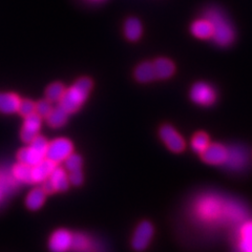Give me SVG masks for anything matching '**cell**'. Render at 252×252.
<instances>
[{
  "label": "cell",
  "mask_w": 252,
  "mask_h": 252,
  "mask_svg": "<svg viewBox=\"0 0 252 252\" xmlns=\"http://www.w3.org/2000/svg\"><path fill=\"white\" fill-rule=\"evenodd\" d=\"M194 216L205 223L238 222L244 218L239 205L227 202L218 195H203L194 204Z\"/></svg>",
  "instance_id": "6da1fadb"
},
{
  "label": "cell",
  "mask_w": 252,
  "mask_h": 252,
  "mask_svg": "<svg viewBox=\"0 0 252 252\" xmlns=\"http://www.w3.org/2000/svg\"><path fill=\"white\" fill-rule=\"evenodd\" d=\"M204 17L208 19L212 26L211 39L220 46L230 45L235 38V32L230 20L222 10L218 7H209L204 13Z\"/></svg>",
  "instance_id": "7a4b0ae2"
},
{
  "label": "cell",
  "mask_w": 252,
  "mask_h": 252,
  "mask_svg": "<svg viewBox=\"0 0 252 252\" xmlns=\"http://www.w3.org/2000/svg\"><path fill=\"white\" fill-rule=\"evenodd\" d=\"M93 88V82L90 78H80L69 89L65 90L59 106L67 114H73L82 106Z\"/></svg>",
  "instance_id": "3957f363"
},
{
  "label": "cell",
  "mask_w": 252,
  "mask_h": 252,
  "mask_svg": "<svg viewBox=\"0 0 252 252\" xmlns=\"http://www.w3.org/2000/svg\"><path fill=\"white\" fill-rule=\"evenodd\" d=\"M47 147H49V142L42 136L38 135L31 142L30 146L20 149L17 155L18 160L21 163L30 165V166H34V165L45 159Z\"/></svg>",
  "instance_id": "277c9868"
},
{
  "label": "cell",
  "mask_w": 252,
  "mask_h": 252,
  "mask_svg": "<svg viewBox=\"0 0 252 252\" xmlns=\"http://www.w3.org/2000/svg\"><path fill=\"white\" fill-rule=\"evenodd\" d=\"M73 149L74 147L72 142L64 138H59L49 143L46 158L57 164L59 162L65 161L67 157L73 154Z\"/></svg>",
  "instance_id": "5b68a950"
},
{
  "label": "cell",
  "mask_w": 252,
  "mask_h": 252,
  "mask_svg": "<svg viewBox=\"0 0 252 252\" xmlns=\"http://www.w3.org/2000/svg\"><path fill=\"white\" fill-rule=\"evenodd\" d=\"M190 97L193 102L200 105H210L216 101L217 94L211 85L205 82H199L192 86Z\"/></svg>",
  "instance_id": "8992f818"
},
{
  "label": "cell",
  "mask_w": 252,
  "mask_h": 252,
  "mask_svg": "<svg viewBox=\"0 0 252 252\" xmlns=\"http://www.w3.org/2000/svg\"><path fill=\"white\" fill-rule=\"evenodd\" d=\"M41 117L37 113L26 117L25 124L21 129V139L25 143H31L37 136L41 128Z\"/></svg>",
  "instance_id": "52a82bcc"
},
{
  "label": "cell",
  "mask_w": 252,
  "mask_h": 252,
  "mask_svg": "<svg viewBox=\"0 0 252 252\" xmlns=\"http://www.w3.org/2000/svg\"><path fill=\"white\" fill-rule=\"evenodd\" d=\"M73 234L67 230L60 229L54 232L50 239V249L52 252H67L72 249Z\"/></svg>",
  "instance_id": "ba28073f"
},
{
  "label": "cell",
  "mask_w": 252,
  "mask_h": 252,
  "mask_svg": "<svg viewBox=\"0 0 252 252\" xmlns=\"http://www.w3.org/2000/svg\"><path fill=\"white\" fill-rule=\"evenodd\" d=\"M154 233L153 225L148 222L141 223L132 238V247L138 251L144 250L151 242Z\"/></svg>",
  "instance_id": "9c48e42d"
},
{
  "label": "cell",
  "mask_w": 252,
  "mask_h": 252,
  "mask_svg": "<svg viewBox=\"0 0 252 252\" xmlns=\"http://www.w3.org/2000/svg\"><path fill=\"white\" fill-rule=\"evenodd\" d=\"M160 136L164 141V143L167 145V147L170 149V151L175 153H180L184 149L185 147L184 140L175 129L171 127V126L169 125L163 126L160 130Z\"/></svg>",
  "instance_id": "30bf717a"
},
{
  "label": "cell",
  "mask_w": 252,
  "mask_h": 252,
  "mask_svg": "<svg viewBox=\"0 0 252 252\" xmlns=\"http://www.w3.org/2000/svg\"><path fill=\"white\" fill-rule=\"evenodd\" d=\"M201 155L206 163L218 165L226 162L228 151L220 144H209Z\"/></svg>",
  "instance_id": "8fae6325"
},
{
  "label": "cell",
  "mask_w": 252,
  "mask_h": 252,
  "mask_svg": "<svg viewBox=\"0 0 252 252\" xmlns=\"http://www.w3.org/2000/svg\"><path fill=\"white\" fill-rule=\"evenodd\" d=\"M56 167V163L45 158L41 162L32 166V179L33 183H41L51 176L52 171Z\"/></svg>",
  "instance_id": "7c38bea8"
},
{
  "label": "cell",
  "mask_w": 252,
  "mask_h": 252,
  "mask_svg": "<svg viewBox=\"0 0 252 252\" xmlns=\"http://www.w3.org/2000/svg\"><path fill=\"white\" fill-rule=\"evenodd\" d=\"M19 185V182L13 176L12 171L0 170V203L6 199Z\"/></svg>",
  "instance_id": "4fadbf2b"
},
{
  "label": "cell",
  "mask_w": 252,
  "mask_h": 252,
  "mask_svg": "<svg viewBox=\"0 0 252 252\" xmlns=\"http://www.w3.org/2000/svg\"><path fill=\"white\" fill-rule=\"evenodd\" d=\"M191 34L199 39H209L212 37V26L205 17L194 20L190 26Z\"/></svg>",
  "instance_id": "5bb4252c"
},
{
  "label": "cell",
  "mask_w": 252,
  "mask_h": 252,
  "mask_svg": "<svg viewBox=\"0 0 252 252\" xmlns=\"http://www.w3.org/2000/svg\"><path fill=\"white\" fill-rule=\"evenodd\" d=\"M20 98L15 94H0V112L3 114H14L18 112Z\"/></svg>",
  "instance_id": "9a60e30c"
},
{
  "label": "cell",
  "mask_w": 252,
  "mask_h": 252,
  "mask_svg": "<svg viewBox=\"0 0 252 252\" xmlns=\"http://www.w3.org/2000/svg\"><path fill=\"white\" fill-rule=\"evenodd\" d=\"M143 33L141 21L136 17H130L124 23V35L129 41H137Z\"/></svg>",
  "instance_id": "2e32d148"
},
{
  "label": "cell",
  "mask_w": 252,
  "mask_h": 252,
  "mask_svg": "<svg viewBox=\"0 0 252 252\" xmlns=\"http://www.w3.org/2000/svg\"><path fill=\"white\" fill-rule=\"evenodd\" d=\"M49 180L53 184L55 191H64L68 188V177L65 170L61 167H55V169L51 173V176L49 177Z\"/></svg>",
  "instance_id": "e0dca14e"
},
{
  "label": "cell",
  "mask_w": 252,
  "mask_h": 252,
  "mask_svg": "<svg viewBox=\"0 0 252 252\" xmlns=\"http://www.w3.org/2000/svg\"><path fill=\"white\" fill-rule=\"evenodd\" d=\"M156 78L168 79L175 73V64L166 58H159L154 62Z\"/></svg>",
  "instance_id": "ac0fdd59"
},
{
  "label": "cell",
  "mask_w": 252,
  "mask_h": 252,
  "mask_svg": "<svg viewBox=\"0 0 252 252\" xmlns=\"http://www.w3.org/2000/svg\"><path fill=\"white\" fill-rule=\"evenodd\" d=\"M135 76L137 80L142 83L153 81L154 79H156L154 63L152 62L141 63L135 70Z\"/></svg>",
  "instance_id": "d6986e66"
},
{
  "label": "cell",
  "mask_w": 252,
  "mask_h": 252,
  "mask_svg": "<svg viewBox=\"0 0 252 252\" xmlns=\"http://www.w3.org/2000/svg\"><path fill=\"white\" fill-rule=\"evenodd\" d=\"M12 173L14 178L17 180L19 183H33V179H32V166H30V165L19 162L18 164H16L13 166Z\"/></svg>",
  "instance_id": "ffe728a7"
},
{
  "label": "cell",
  "mask_w": 252,
  "mask_h": 252,
  "mask_svg": "<svg viewBox=\"0 0 252 252\" xmlns=\"http://www.w3.org/2000/svg\"><path fill=\"white\" fill-rule=\"evenodd\" d=\"M45 191L43 188H35L27 196V206L31 210H37L40 208L45 200Z\"/></svg>",
  "instance_id": "44dd1931"
},
{
  "label": "cell",
  "mask_w": 252,
  "mask_h": 252,
  "mask_svg": "<svg viewBox=\"0 0 252 252\" xmlns=\"http://www.w3.org/2000/svg\"><path fill=\"white\" fill-rule=\"evenodd\" d=\"M67 113L62 107L58 106L56 108H53L50 115L46 117L47 123L52 127H60L66 123L67 120Z\"/></svg>",
  "instance_id": "7402d4cb"
},
{
  "label": "cell",
  "mask_w": 252,
  "mask_h": 252,
  "mask_svg": "<svg viewBox=\"0 0 252 252\" xmlns=\"http://www.w3.org/2000/svg\"><path fill=\"white\" fill-rule=\"evenodd\" d=\"M64 92H65V89L62 83L55 82L46 89L45 96H46V99L50 102H59L63 94H64Z\"/></svg>",
  "instance_id": "603a6c76"
},
{
  "label": "cell",
  "mask_w": 252,
  "mask_h": 252,
  "mask_svg": "<svg viewBox=\"0 0 252 252\" xmlns=\"http://www.w3.org/2000/svg\"><path fill=\"white\" fill-rule=\"evenodd\" d=\"M92 242L84 234L73 235L72 249L76 252H88L91 249Z\"/></svg>",
  "instance_id": "cb8c5ba5"
},
{
  "label": "cell",
  "mask_w": 252,
  "mask_h": 252,
  "mask_svg": "<svg viewBox=\"0 0 252 252\" xmlns=\"http://www.w3.org/2000/svg\"><path fill=\"white\" fill-rule=\"evenodd\" d=\"M209 145V139L206 133L204 132H199L196 133L194 138L192 139V148L193 151L202 154L205 149H206Z\"/></svg>",
  "instance_id": "d4e9b609"
},
{
  "label": "cell",
  "mask_w": 252,
  "mask_h": 252,
  "mask_svg": "<svg viewBox=\"0 0 252 252\" xmlns=\"http://www.w3.org/2000/svg\"><path fill=\"white\" fill-rule=\"evenodd\" d=\"M65 166L69 172L81 169V166H82L81 158L78 155L72 154L70 156H68L67 159L65 160Z\"/></svg>",
  "instance_id": "484cf974"
},
{
  "label": "cell",
  "mask_w": 252,
  "mask_h": 252,
  "mask_svg": "<svg viewBox=\"0 0 252 252\" xmlns=\"http://www.w3.org/2000/svg\"><path fill=\"white\" fill-rule=\"evenodd\" d=\"M18 112L23 116V117H28L32 114L36 113V104L33 101L31 100H21L19 109Z\"/></svg>",
  "instance_id": "4316f807"
},
{
  "label": "cell",
  "mask_w": 252,
  "mask_h": 252,
  "mask_svg": "<svg viewBox=\"0 0 252 252\" xmlns=\"http://www.w3.org/2000/svg\"><path fill=\"white\" fill-rule=\"evenodd\" d=\"M52 109L53 107L51 105V102L47 99L39 101L36 104V113L41 118H46L49 116L50 113L52 112Z\"/></svg>",
  "instance_id": "83f0119b"
},
{
  "label": "cell",
  "mask_w": 252,
  "mask_h": 252,
  "mask_svg": "<svg viewBox=\"0 0 252 252\" xmlns=\"http://www.w3.org/2000/svg\"><path fill=\"white\" fill-rule=\"evenodd\" d=\"M68 180L70 183H73L74 185H80L83 181V176L81 169L79 170H75V171H70L69 176H68Z\"/></svg>",
  "instance_id": "f1b7e54d"
},
{
  "label": "cell",
  "mask_w": 252,
  "mask_h": 252,
  "mask_svg": "<svg viewBox=\"0 0 252 252\" xmlns=\"http://www.w3.org/2000/svg\"><path fill=\"white\" fill-rule=\"evenodd\" d=\"M240 246L243 252H252V239L242 238Z\"/></svg>",
  "instance_id": "f546056e"
},
{
  "label": "cell",
  "mask_w": 252,
  "mask_h": 252,
  "mask_svg": "<svg viewBox=\"0 0 252 252\" xmlns=\"http://www.w3.org/2000/svg\"><path fill=\"white\" fill-rule=\"evenodd\" d=\"M241 233H242V238L252 239V222H249L244 225Z\"/></svg>",
  "instance_id": "4dcf8cb0"
},
{
  "label": "cell",
  "mask_w": 252,
  "mask_h": 252,
  "mask_svg": "<svg viewBox=\"0 0 252 252\" xmlns=\"http://www.w3.org/2000/svg\"><path fill=\"white\" fill-rule=\"evenodd\" d=\"M42 188L46 193H53L55 191V188H54L53 184L51 183V181L49 180V178H47L45 181H43V182H42Z\"/></svg>",
  "instance_id": "1f68e13d"
},
{
  "label": "cell",
  "mask_w": 252,
  "mask_h": 252,
  "mask_svg": "<svg viewBox=\"0 0 252 252\" xmlns=\"http://www.w3.org/2000/svg\"><path fill=\"white\" fill-rule=\"evenodd\" d=\"M94 1H101V0H94Z\"/></svg>",
  "instance_id": "d6a6232c"
}]
</instances>
